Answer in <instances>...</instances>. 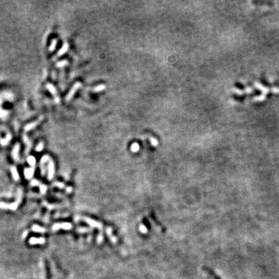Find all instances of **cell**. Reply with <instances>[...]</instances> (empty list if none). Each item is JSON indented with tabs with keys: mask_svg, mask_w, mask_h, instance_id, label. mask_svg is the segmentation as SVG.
I'll return each mask as SVG.
<instances>
[{
	"mask_svg": "<svg viewBox=\"0 0 279 279\" xmlns=\"http://www.w3.org/2000/svg\"><path fill=\"white\" fill-rule=\"evenodd\" d=\"M24 142H25V143H26V144L27 145V148H26V149H27V151H29L30 149V148H31V147H32V144H31V143H30V141L29 138H28L26 136V135H24Z\"/></svg>",
	"mask_w": 279,
	"mask_h": 279,
	"instance_id": "ac0fdd59",
	"label": "cell"
},
{
	"mask_svg": "<svg viewBox=\"0 0 279 279\" xmlns=\"http://www.w3.org/2000/svg\"><path fill=\"white\" fill-rule=\"evenodd\" d=\"M150 141H151V143L153 147H157L158 145V140H157L155 137H150Z\"/></svg>",
	"mask_w": 279,
	"mask_h": 279,
	"instance_id": "44dd1931",
	"label": "cell"
},
{
	"mask_svg": "<svg viewBox=\"0 0 279 279\" xmlns=\"http://www.w3.org/2000/svg\"><path fill=\"white\" fill-rule=\"evenodd\" d=\"M62 228H64V229H69L71 227V225L68 223L55 224V225H54V227H52V229H53V230L55 231V230H57V229H58L59 228H62Z\"/></svg>",
	"mask_w": 279,
	"mask_h": 279,
	"instance_id": "30bf717a",
	"label": "cell"
},
{
	"mask_svg": "<svg viewBox=\"0 0 279 279\" xmlns=\"http://www.w3.org/2000/svg\"><path fill=\"white\" fill-rule=\"evenodd\" d=\"M32 230L34 231V232H37V233H45L46 231H47V229L45 228H43V227H39V226L34 225V227H32Z\"/></svg>",
	"mask_w": 279,
	"mask_h": 279,
	"instance_id": "9a60e30c",
	"label": "cell"
},
{
	"mask_svg": "<svg viewBox=\"0 0 279 279\" xmlns=\"http://www.w3.org/2000/svg\"><path fill=\"white\" fill-rule=\"evenodd\" d=\"M81 87H82V83H81V82H77L76 83L74 84L73 86H72V89H71V90L69 91L68 94H67V95H66V98H65L66 101H67V102L70 101V100L72 99V97L74 96V95H75V92H77L78 89L79 88H81Z\"/></svg>",
	"mask_w": 279,
	"mask_h": 279,
	"instance_id": "7a4b0ae2",
	"label": "cell"
},
{
	"mask_svg": "<svg viewBox=\"0 0 279 279\" xmlns=\"http://www.w3.org/2000/svg\"><path fill=\"white\" fill-rule=\"evenodd\" d=\"M57 39H54V40H52V41H51V44L50 47H49V51H51V52H52V51H54V50H55L56 47H57Z\"/></svg>",
	"mask_w": 279,
	"mask_h": 279,
	"instance_id": "2e32d148",
	"label": "cell"
},
{
	"mask_svg": "<svg viewBox=\"0 0 279 279\" xmlns=\"http://www.w3.org/2000/svg\"><path fill=\"white\" fill-rule=\"evenodd\" d=\"M67 64H68V62H67L66 60H64V61H61V62H57V63L56 64V66H57V67H64V66L67 65Z\"/></svg>",
	"mask_w": 279,
	"mask_h": 279,
	"instance_id": "d6986e66",
	"label": "cell"
},
{
	"mask_svg": "<svg viewBox=\"0 0 279 279\" xmlns=\"http://www.w3.org/2000/svg\"><path fill=\"white\" fill-rule=\"evenodd\" d=\"M30 244H45V239L40 237V238H35L32 237L30 239Z\"/></svg>",
	"mask_w": 279,
	"mask_h": 279,
	"instance_id": "8992f818",
	"label": "cell"
},
{
	"mask_svg": "<svg viewBox=\"0 0 279 279\" xmlns=\"http://www.w3.org/2000/svg\"><path fill=\"white\" fill-rule=\"evenodd\" d=\"M19 148H20V145L19 143H16L15 144L14 148H13V151H12V157L13 159L17 162L19 161Z\"/></svg>",
	"mask_w": 279,
	"mask_h": 279,
	"instance_id": "277c9868",
	"label": "cell"
},
{
	"mask_svg": "<svg viewBox=\"0 0 279 279\" xmlns=\"http://www.w3.org/2000/svg\"><path fill=\"white\" fill-rule=\"evenodd\" d=\"M11 137H11V134L9 133L7 134V136H6V137L5 138V139H1V140H0V144H1L2 146H6V145H7L8 143H9V140H11Z\"/></svg>",
	"mask_w": 279,
	"mask_h": 279,
	"instance_id": "8fae6325",
	"label": "cell"
},
{
	"mask_svg": "<svg viewBox=\"0 0 279 279\" xmlns=\"http://www.w3.org/2000/svg\"><path fill=\"white\" fill-rule=\"evenodd\" d=\"M26 234H27V231H26V232L24 233V236H23V238H24V237H26Z\"/></svg>",
	"mask_w": 279,
	"mask_h": 279,
	"instance_id": "d4e9b609",
	"label": "cell"
},
{
	"mask_svg": "<svg viewBox=\"0 0 279 279\" xmlns=\"http://www.w3.org/2000/svg\"><path fill=\"white\" fill-rule=\"evenodd\" d=\"M105 88H106L105 85H104V84H100V85H96L95 87H94V89H92V91L95 92H102V91H103L104 89H105Z\"/></svg>",
	"mask_w": 279,
	"mask_h": 279,
	"instance_id": "4fadbf2b",
	"label": "cell"
},
{
	"mask_svg": "<svg viewBox=\"0 0 279 279\" xmlns=\"http://www.w3.org/2000/svg\"><path fill=\"white\" fill-rule=\"evenodd\" d=\"M44 142L42 141L40 142L39 144L37 145V148H36V151H37V152H40V151H42L43 149H44Z\"/></svg>",
	"mask_w": 279,
	"mask_h": 279,
	"instance_id": "ffe728a7",
	"label": "cell"
},
{
	"mask_svg": "<svg viewBox=\"0 0 279 279\" xmlns=\"http://www.w3.org/2000/svg\"><path fill=\"white\" fill-rule=\"evenodd\" d=\"M40 190L42 194H45L46 191H47V186L44 185H40Z\"/></svg>",
	"mask_w": 279,
	"mask_h": 279,
	"instance_id": "7402d4cb",
	"label": "cell"
},
{
	"mask_svg": "<svg viewBox=\"0 0 279 279\" xmlns=\"http://www.w3.org/2000/svg\"><path fill=\"white\" fill-rule=\"evenodd\" d=\"M55 185H59L58 186L59 188H63V186H64L63 184H60V183H58V182L55 183Z\"/></svg>",
	"mask_w": 279,
	"mask_h": 279,
	"instance_id": "cb8c5ba5",
	"label": "cell"
},
{
	"mask_svg": "<svg viewBox=\"0 0 279 279\" xmlns=\"http://www.w3.org/2000/svg\"><path fill=\"white\" fill-rule=\"evenodd\" d=\"M23 192L22 191L19 190V192H18V197H17V201L15 203L13 204H6V203L0 202V208L1 209H9L11 210H16L17 209L18 206H19V203L21 202V199H22Z\"/></svg>",
	"mask_w": 279,
	"mask_h": 279,
	"instance_id": "6da1fadb",
	"label": "cell"
},
{
	"mask_svg": "<svg viewBox=\"0 0 279 279\" xmlns=\"http://www.w3.org/2000/svg\"><path fill=\"white\" fill-rule=\"evenodd\" d=\"M46 88L47 89V90H48L49 92L52 94V95H57V90H56L55 87H54L52 84H50V83L47 84V85H46Z\"/></svg>",
	"mask_w": 279,
	"mask_h": 279,
	"instance_id": "7c38bea8",
	"label": "cell"
},
{
	"mask_svg": "<svg viewBox=\"0 0 279 279\" xmlns=\"http://www.w3.org/2000/svg\"><path fill=\"white\" fill-rule=\"evenodd\" d=\"M27 162L28 164L31 166V168H34L36 165V159L33 156H29L27 158Z\"/></svg>",
	"mask_w": 279,
	"mask_h": 279,
	"instance_id": "5bb4252c",
	"label": "cell"
},
{
	"mask_svg": "<svg viewBox=\"0 0 279 279\" xmlns=\"http://www.w3.org/2000/svg\"><path fill=\"white\" fill-rule=\"evenodd\" d=\"M130 149H131L132 152H134V153L137 152V151H139V149H140L139 144H138L137 143H136V142H135V143H132L131 148H130Z\"/></svg>",
	"mask_w": 279,
	"mask_h": 279,
	"instance_id": "e0dca14e",
	"label": "cell"
},
{
	"mask_svg": "<svg viewBox=\"0 0 279 279\" xmlns=\"http://www.w3.org/2000/svg\"><path fill=\"white\" fill-rule=\"evenodd\" d=\"M47 170H48V178L49 180H51L54 177V161L50 159L49 161L48 165H47Z\"/></svg>",
	"mask_w": 279,
	"mask_h": 279,
	"instance_id": "3957f363",
	"label": "cell"
},
{
	"mask_svg": "<svg viewBox=\"0 0 279 279\" xmlns=\"http://www.w3.org/2000/svg\"><path fill=\"white\" fill-rule=\"evenodd\" d=\"M38 184H39V182L36 179H34L32 181H31V185H32L33 186H35V185H38Z\"/></svg>",
	"mask_w": 279,
	"mask_h": 279,
	"instance_id": "603a6c76",
	"label": "cell"
},
{
	"mask_svg": "<svg viewBox=\"0 0 279 279\" xmlns=\"http://www.w3.org/2000/svg\"><path fill=\"white\" fill-rule=\"evenodd\" d=\"M34 168H30L24 169V175L27 179H30L34 176Z\"/></svg>",
	"mask_w": 279,
	"mask_h": 279,
	"instance_id": "52a82bcc",
	"label": "cell"
},
{
	"mask_svg": "<svg viewBox=\"0 0 279 279\" xmlns=\"http://www.w3.org/2000/svg\"><path fill=\"white\" fill-rule=\"evenodd\" d=\"M68 48H69V44H67V42H65L63 44L62 48L59 50L58 53H57V57H60V56H62L64 54H65V53L67 51V50H68Z\"/></svg>",
	"mask_w": 279,
	"mask_h": 279,
	"instance_id": "ba28073f",
	"label": "cell"
},
{
	"mask_svg": "<svg viewBox=\"0 0 279 279\" xmlns=\"http://www.w3.org/2000/svg\"><path fill=\"white\" fill-rule=\"evenodd\" d=\"M43 119H44V116H43V115H41V116L39 118L38 120H37V121H35V122H33V123H29L28 125H26V126L24 127V130H25V131H29V130H31L32 129L35 128V127L37 126L41 121H42Z\"/></svg>",
	"mask_w": 279,
	"mask_h": 279,
	"instance_id": "5b68a950",
	"label": "cell"
},
{
	"mask_svg": "<svg viewBox=\"0 0 279 279\" xmlns=\"http://www.w3.org/2000/svg\"><path fill=\"white\" fill-rule=\"evenodd\" d=\"M10 170H11V172H12L13 178H14L15 181H19V174H18L17 169H16V167H15V166H11Z\"/></svg>",
	"mask_w": 279,
	"mask_h": 279,
	"instance_id": "9c48e42d",
	"label": "cell"
}]
</instances>
